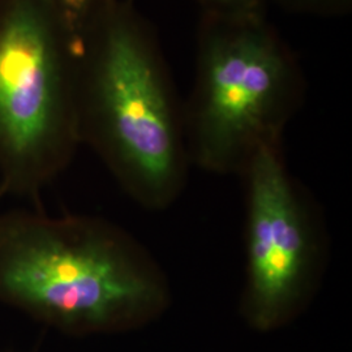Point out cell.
<instances>
[{
  "mask_svg": "<svg viewBox=\"0 0 352 352\" xmlns=\"http://www.w3.org/2000/svg\"><path fill=\"white\" fill-rule=\"evenodd\" d=\"M77 119L126 193L164 210L184 188L183 110L151 23L132 0H104L77 42Z\"/></svg>",
  "mask_w": 352,
  "mask_h": 352,
  "instance_id": "1",
  "label": "cell"
},
{
  "mask_svg": "<svg viewBox=\"0 0 352 352\" xmlns=\"http://www.w3.org/2000/svg\"><path fill=\"white\" fill-rule=\"evenodd\" d=\"M0 302L88 336L149 325L171 289L151 253L111 222L10 210L0 214Z\"/></svg>",
  "mask_w": 352,
  "mask_h": 352,
  "instance_id": "2",
  "label": "cell"
},
{
  "mask_svg": "<svg viewBox=\"0 0 352 352\" xmlns=\"http://www.w3.org/2000/svg\"><path fill=\"white\" fill-rule=\"evenodd\" d=\"M304 97L299 59L265 11L204 8L193 87L182 106L190 164L240 175L261 148L282 144Z\"/></svg>",
  "mask_w": 352,
  "mask_h": 352,
  "instance_id": "3",
  "label": "cell"
},
{
  "mask_svg": "<svg viewBox=\"0 0 352 352\" xmlns=\"http://www.w3.org/2000/svg\"><path fill=\"white\" fill-rule=\"evenodd\" d=\"M81 145L77 47L52 0L0 7V197L39 204Z\"/></svg>",
  "mask_w": 352,
  "mask_h": 352,
  "instance_id": "4",
  "label": "cell"
},
{
  "mask_svg": "<svg viewBox=\"0 0 352 352\" xmlns=\"http://www.w3.org/2000/svg\"><path fill=\"white\" fill-rule=\"evenodd\" d=\"M245 183V277L240 309L257 331L286 327L314 299L325 267L315 210L286 167L282 144L257 151Z\"/></svg>",
  "mask_w": 352,
  "mask_h": 352,
  "instance_id": "5",
  "label": "cell"
},
{
  "mask_svg": "<svg viewBox=\"0 0 352 352\" xmlns=\"http://www.w3.org/2000/svg\"><path fill=\"white\" fill-rule=\"evenodd\" d=\"M62 14L76 46L91 14L97 11L104 0H52Z\"/></svg>",
  "mask_w": 352,
  "mask_h": 352,
  "instance_id": "6",
  "label": "cell"
},
{
  "mask_svg": "<svg viewBox=\"0 0 352 352\" xmlns=\"http://www.w3.org/2000/svg\"><path fill=\"white\" fill-rule=\"evenodd\" d=\"M292 12L314 16H340L351 10L352 0H274Z\"/></svg>",
  "mask_w": 352,
  "mask_h": 352,
  "instance_id": "7",
  "label": "cell"
},
{
  "mask_svg": "<svg viewBox=\"0 0 352 352\" xmlns=\"http://www.w3.org/2000/svg\"><path fill=\"white\" fill-rule=\"evenodd\" d=\"M205 10L265 11L266 0H199Z\"/></svg>",
  "mask_w": 352,
  "mask_h": 352,
  "instance_id": "8",
  "label": "cell"
},
{
  "mask_svg": "<svg viewBox=\"0 0 352 352\" xmlns=\"http://www.w3.org/2000/svg\"><path fill=\"white\" fill-rule=\"evenodd\" d=\"M4 3V0H0V7H1V4Z\"/></svg>",
  "mask_w": 352,
  "mask_h": 352,
  "instance_id": "9",
  "label": "cell"
}]
</instances>
